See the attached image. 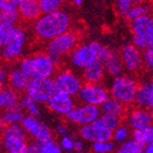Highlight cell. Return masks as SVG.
Returning a JSON list of instances; mask_svg holds the SVG:
<instances>
[{
	"mask_svg": "<svg viewBox=\"0 0 153 153\" xmlns=\"http://www.w3.org/2000/svg\"><path fill=\"white\" fill-rule=\"evenodd\" d=\"M72 17L69 13L61 10L51 13H44L33 22L32 30L34 36L42 42H47L55 36L70 30Z\"/></svg>",
	"mask_w": 153,
	"mask_h": 153,
	"instance_id": "obj_1",
	"label": "cell"
},
{
	"mask_svg": "<svg viewBox=\"0 0 153 153\" xmlns=\"http://www.w3.org/2000/svg\"><path fill=\"white\" fill-rule=\"evenodd\" d=\"M17 65L29 78L53 77L58 71V62L46 51L22 57Z\"/></svg>",
	"mask_w": 153,
	"mask_h": 153,
	"instance_id": "obj_2",
	"label": "cell"
},
{
	"mask_svg": "<svg viewBox=\"0 0 153 153\" xmlns=\"http://www.w3.org/2000/svg\"><path fill=\"white\" fill-rule=\"evenodd\" d=\"M105 48L106 46L97 42L80 43L69 55V62L75 70L82 71L87 66L100 60V57Z\"/></svg>",
	"mask_w": 153,
	"mask_h": 153,
	"instance_id": "obj_3",
	"label": "cell"
},
{
	"mask_svg": "<svg viewBox=\"0 0 153 153\" xmlns=\"http://www.w3.org/2000/svg\"><path fill=\"white\" fill-rule=\"evenodd\" d=\"M78 44L79 34L76 31L70 29L46 42L45 51L59 63L62 59L69 57Z\"/></svg>",
	"mask_w": 153,
	"mask_h": 153,
	"instance_id": "obj_4",
	"label": "cell"
},
{
	"mask_svg": "<svg viewBox=\"0 0 153 153\" xmlns=\"http://www.w3.org/2000/svg\"><path fill=\"white\" fill-rule=\"evenodd\" d=\"M139 82L133 74H120L114 77L110 85V95L119 100L125 106L134 104Z\"/></svg>",
	"mask_w": 153,
	"mask_h": 153,
	"instance_id": "obj_5",
	"label": "cell"
},
{
	"mask_svg": "<svg viewBox=\"0 0 153 153\" xmlns=\"http://www.w3.org/2000/svg\"><path fill=\"white\" fill-rule=\"evenodd\" d=\"M27 136L21 123L4 125L1 133L2 149L9 153H27L29 147Z\"/></svg>",
	"mask_w": 153,
	"mask_h": 153,
	"instance_id": "obj_6",
	"label": "cell"
},
{
	"mask_svg": "<svg viewBox=\"0 0 153 153\" xmlns=\"http://www.w3.org/2000/svg\"><path fill=\"white\" fill-rule=\"evenodd\" d=\"M130 22L133 44L143 51L153 47V16L148 14Z\"/></svg>",
	"mask_w": 153,
	"mask_h": 153,
	"instance_id": "obj_7",
	"label": "cell"
},
{
	"mask_svg": "<svg viewBox=\"0 0 153 153\" xmlns=\"http://www.w3.org/2000/svg\"><path fill=\"white\" fill-rule=\"evenodd\" d=\"M29 36L24 28L17 26L11 40L0 48V59L4 62H13L23 57L28 45Z\"/></svg>",
	"mask_w": 153,
	"mask_h": 153,
	"instance_id": "obj_8",
	"label": "cell"
},
{
	"mask_svg": "<svg viewBox=\"0 0 153 153\" xmlns=\"http://www.w3.org/2000/svg\"><path fill=\"white\" fill-rule=\"evenodd\" d=\"M82 77L77 75L75 72L70 69L59 70L53 76L55 89L57 92L75 97L82 86Z\"/></svg>",
	"mask_w": 153,
	"mask_h": 153,
	"instance_id": "obj_9",
	"label": "cell"
},
{
	"mask_svg": "<svg viewBox=\"0 0 153 153\" xmlns=\"http://www.w3.org/2000/svg\"><path fill=\"white\" fill-rule=\"evenodd\" d=\"M56 92L53 77L30 78L25 90V94L30 97L39 104H46L51 97Z\"/></svg>",
	"mask_w": 153,
	"mask_h": 153,
	"instance_id": "obj_10",
	"label": "cell"
},
{
	"mask_svg": "<svg viewBox=\"0 0 153 153\" xmlns=\"http://www.w3.org/2000/svg\"><path fill=\"white\" fill-rule=\"evenodd\" d=\"M76 97L82 104L101 106L110 97V92L101 82H85Z\"/></svg>",
	"mask_w": 153,
	"mask_h": 153,
	"instance_id": "obj_11",
	"label": "cell"
},
{
	"mask_svg": "<svg viewBox=\"0 0 153 153\" xmlns=\"http://www.w3.org/2000/svg\"><path fill=\"white\" fill-rule=\"evenodd\" d=\"M120 57L123 62L124 70L130 74H136L143 70V51L135 44H125L120 51Z\"/></svg>",
	"mask_w": 153,
	"mask_h": 153,
	"instance_id": "obj_12",
	"label": "cell"
},
{
	"mask_svg": "<svg viewBox=\"0 0 153 153\" xmlns=\"http://www.w3.org/2000/svg\"><path fill=\"white\" fill-rule=\"evenodd\" d=\"M101 115H102V112H101L100 106L82 104L79 106H75L73 110L69 114V116L66 117V119L73 124L82 126V125L95 122Z\"/></svg>",
	"mask_w": 153,
	"mask_h": 153,
	"instance_id": "obj_13",
	"label": "cell"
},
{
	"mask_svg": "<svg viewBox=\"0 0 153 153\" xmlns=\"http://www.w3.org/2000/svg\"><path fill=\"white\" fill-rule=\"evenodd\" d=\"M46 106L53 114L59 117L66 118L73 110V108L76 106V103L74 97L56 91L46 102Z\"/></svg>",
	"mask_w": 153,
	"mask_h": 153,
	"instance_id": "obj_14",
	"label": "cell"
},
{
	"mask_svg": "<svg viewBox=\"0 0 153 153\" xmlns=\"http://www.w3.org/2000/svg\"><path fill=\"white\" fill-rule=\"evenodd\" d=\"M21 124L25 128L27 135L30 136L33 140H44L53 137V131L44 122H41L38 117L25 116Z\"/></svg>",
	"mask_w": 153,
	"mask_h": 153,
	"instance_id": "obj_15",
	"label": "cell"
},
{
	"mask_svg": "<svg viewBox=\"0 0 153 153\" xmlns=\"http://www.w3.org/2000/svg\"><path fill=\"white\" fill-rule=\"evenodd\" d=\"M78 134L82 139L91 143H97V141L111 140L112 139V131L103 126L97 121L89 123V124L82 125L79 128Z\"/></svg>",
	"mask_w": 153,
	"mask_h": 153,
	"instance_id": "obj_16",
	"label": "cell"
},
{
	"mask_svg": "<svg viewBox=\"0 0 153 153\" xmlns=\"http://www.w3.org/2000/svg\"><path fill=\"white\" fill-rule=\"evenodd\" d=\"M126 114V123L132 131L140 130L153 124V116L149 108L135 106Z\"/></svg>",
	"mask_w": 153,
	"mask_h": 153,
	"instance_id": "obj_17",
	"label": "cell"
},
{
	"mask_svg": "<svg viewBox=\"0 0 153 153\" xmlns=\"http://www.w3.org/2000/svg\"><path fill=\"white\" fill-rule=\"evenodd\" d=\"M100 61L103 63L106 74H108L109 76H118V75L122 74L123 70H124L120 54L111 51L108 47L102 54V56L100 58Z\"/></svg>",
	"mask_w": 153,
	"mask_h": 153,
	"instance_id": "obj_18",
	"label": "cell"
},
{
	"mask_svg": "<svg viewBox=\"0 0 153 153\" xmlns=\"http://www.w3.org/2000/svg\"><path fill=\"white\" fill-rule=\"evenodd\" d=\"M17 12L22 21L27 23H33L42 14L39 0H22Z\"/></svg>",
	"mask_w": 153,
	"mask_h": 153,
	"instance_id": "obj_19",
	"label": "cell"
},
{
	"mask_svg": "<svg viewBox=\"0 0 153 153\" xmlns=\"http://www.w3.org/2000/svg\"><path fill=\"white\" fill-rule=\"evenodd\" d=\"M28 152L30 153H60L61 147L54 138H47L44 140H32L29 143Z\"/></svg>",
	"mask_w": 153,
	"mask_h": 153,
	"instance_id": "obj_20",
	"label": "cell"
},
{
	"mask_svg": "<svg viewBox=\"0 0 153 153\" xmlns=\"http://www.w3.org/2000/svg\"><path fill=\"white\" fill-rule=\"evenodd\" d=\"M29 77L24 73L21 70V68L18 65L13 66L11 68L9 71V80L8 85L11 88H13L14 90H16L17 92L22 93L25 92L27 85L29 82Z\"/></svg>",
	"mask_w": 153,
	"mask_h": 153,
	"instance_id": "obj_21",
	"label": "cell"
},
{
	"mask_svg": "<svg viewBox=\"0 0 153 153\" xmlns=\"http://www.w3.org/2000/svg\"><path fill=\"white\" fill-rule=\"evenodd\" d=\"M19 101H21L19 92L11 88L9 85L0 89V109L1 110L18 107Z\"/></svg>",
	"mask_w": 153,
	"mask_h": 153,
	"instance_id": "obj_22",
	"label": "cell"
},
{
	"mask_svg": "<svg viewBox=\"0 0 153 153\" xmlns=\"http://www.w3.org/2000/svg\"><path fill=\"white\" fill-rule=\"evenodd\" d=\"M106 71L103 63L100 60L92 63L82 70V77L86 82H101L104 79Z\"/></svg>",
	"mask_w": 153,
	"mask_h": 153,
	"instance_id": "obj_23",
	"label": "cell"
},
{
	"mask_svg": "<svg viewBox=\"0 0 153 153\" xmlns=\"http://www.w3.org/2000/svg\"><path fill=\"white\" fill-rule=\"evenodd\" d=\"M126 107L128 106H125L122 102L111 95L100 106L102 114H108V115L118 116L121 118L124 117V115L126 114Z\"/></svg>",
	"mask_w": 153,
	"mask_h": 153,
	"instance_id": "obj_24",
	"label": "cell"
},
{
	"mask_svg": "<svg viewBox=\"0 0 153 153\" xmlns=\"http://www.w3.org/2000/svg\"><path fill=\"white\" fill-rule=\"evenodd\" d=\"M151 102V95H150V86H149V80H146L139 84L137 92H136L135 101L134 105L138 107L149 108Z\"/></svg>",
	"mask_w": 153,
	"mask_h": 153,
	"instance_id": "obj_25",
	"label": "cell"
},
{
	"mask_svg": "<svg viewBox=\"0 0 153 153\" xmlns=\"http://www.w3.org/2000/svg\"><path fill=\"white\" fill-rule=\"evenodd\" d=\"M2 122L4 125H11V124H18L21 123L24 119V110L19 106L18 107L11 108V109L2 110V114L0 115Z\"/></svg>",
	"mask_w": 153,
	"mask_h": 153,
	"instance_id": "obj_26",
	"label": "cell"
},
{
	"mask_svg": "<svg viewBox=\"0 0 153 153\" xmlns=\"http://www.w3.org/2000/svg\"><path fill=\"white\" fill-rule=\"evenodd\" d=\"M19 107L27 112V115L33 116V117H40L41 115V109H40V104L36 102L34 100H32L30 97L27 94L21 97V101H19Z\"/></svg>",
	"mask_w": 153,
	"mask_h": 153,
	"instance_id": "obj_27",
	"label": "cell"
},
{
	"mask_svg": "<svg viewBox=\"0 0 153 153\" xmlns=\"http://www.w3.org/2000/svg\"><path fill=\"white\" fill-rule=\"evenodd\" d=\"M152 12V7L148 2H139V3H134L133 7L131 8L130 12L128 14V19L132 21V19H135L137 17H140L143 15H148L151 14Z\"/></svg>",
	"mask_w": 153,
	"mask_h": 153,
	"instance_id": "obj_28",
	"label": "cell"
},
{
	"mask_svg": "<svg viewBox=\"0 0 153 153\" xmlns=\"http://www.w3.org/2000/svg\"><path fill=\"white\" fill-rule=\"evenodd\" d=\"M16 27L17 25L4 21H0V48L11 40L16 30Z\"/></svg>",
	"mask_w": 153,
	"mask_h": 153,
	"instance_id": "obj_29",
	"label": "cell"
},
{
	"mask_svg": "<svg viewBox=\"0 0 153 153\" xmlns=\"http://www.w3.org/2000/svg\"><path fill=\"white\" fill-rule=\"evenodd\" d=\"M119 153H143L145 152V146L135 138H130L124 143H120V147L118 149Z\"/></svg>",
	"mask_w": 153,
	"mask_h": 153,
	"instance_id": "obj_30",
	"label": "cell"
},
{
	"mask_svg": "<svg viewBox=\"0 0 153 153\" xmlns=\"http://www.w3.org/2000/svg\"><path fill=\"white\" fill-rule=\"evenodd\" d=\"M132 137L135 138L139 143H141L143 146L151 143L153 140V124L149 125L147 128H140V130L133 131Z\"/></svg>",
	"mask_w": 153,
	"mask_h": 153,
	"instance_id": "obj_31",
	"label": "cell"
},
{
	"mask_svg": "<svg viewBox=\"0 0 153 153\" xmlns=\"http://www.w3.org/2000/svg\"><path fill=\"white\" fill-rule=\"evenodd\" d=\"M97 121L108 130L114 131L122 123V118L114 115H108V114H102Z\"/></svg>",
	"mask_w": 153,
	"mask_h": 153,
	"instance_id": "obj_32",
	"label": "cell"
},
{
	"mask_svg": "<svg viewBox=\"0 0 153 153\" xmlns=\"http://www.w3.org/2000/svg\"><path fill=\"white\" fill-rule=\"evenodd\" d=\"M131 135H132V133H131L130 126L121 123L117 128L112 131V140L117 143H122L130 139Z\"/></svg>",
	"mask_w": 153,
	"mask_h": 153,
	"instance_id": "obj_33",
	"label": "cell"
},
{
	"mask_svg": "<svg viewBox=\"0 0 153 153\" xmlns=\"http://www.w3.org/2000/svg\"><path fill=\"white\" fill-rule=\"evenodd\" d=\"M42 14L51 13L61 10L63 7L64 0H39Z\"/></svg>",
	"mask_w": 153,
	"mask_h": 153,
	"instance_id": "obj_34",
	"label": "cell"
},
{
	"mask_svg": "<svg viewBox=\"0 0 153 153\" xmlns=\"http://www.w3.org/2000/svg\"><path fill=\"white\" fill-rule=\"evenodd\" d=\"M116 145L111 140H103L97 141V143H91V150L95 153H109L115 151Z\"/></svg>",
	"mask_w": 153,
	"mask_h": 153,
	"instance_id": "obj_35",
	"label": "cell"
},
{
	"mask_svg": "<svg viewBox=\"0 0 153 153\" xmlns=\"http://www.w3.org/2000/svg\"><path fill=\"white\" fill-rule=\"evenodd\" d=\"M134 2L132 0H116V11L122 17H128V14Z\"/></svg>",
	"mask_w": 153,
	"mask_h": 153,
	"instance_id": "obj_36",
	"label": "cell"
},
{
	"mask_svg": "<svg viewBox=\"0 0 153 153\" xmlns=\"http://www.w3.org/2000/svg\"><path fill=\"white\" fill-rule=\"evenodd\" d=\"M59 145H60V147H61L62 151H65V152H72V151H74L75 139H74V137L71 136L70 134L60 136Z\"/></svg>",
	"mask_w": 153,
	"mask_h": 153,
	"instance_id": "obj_37",
	"label": "cell"
},
{
	"mask_svg": "<svg viewBox=\"0 0 153 153\" xmlns=\"http://www.w3.org/2000/svg\"><path fill=\"white\" fill-rule=\"evenodd\" d=\"M21 19L17 10H10V11H2L1 12V21L8 22V23L17 25L18 21Z\"/></svg>",
	"mask_w": 153,
	"mask_h": 153,
	"instance_id": "obj_38",
	"label": "cell"
},
{
	"mask_svg": "<svg viewBox=\"0 0 153 153\" xmlns=\"http://www.w3.org/2000/svg\"><path fill=\"white\" fill-rule=\"evenodd\" d=\"M143 64L146 69L153 74V47L143 51Z\"/></svg>",
	"mask_w": 153,
	"mask_h": 153,
	"instance_id": "obj_39",
	"label": "cell"
},
{
	"mask_svg": "<svg viewBox=\"0 0 153 153\" xmlns=\"http://www.w3.org/2000/svg\"><path fill=\"white\" fill-rule=\"evenodd\" d=\"M22 0H0V11L17 10Z\"/></svg>",
	"mask_w": 153,
	"mask_h": 153,
	"instance_id": "obj_40",
	"label": "cell"
},
{
	"mask_svg": "<svg viewBox=\"0 0 153 153\" xmlns=\"http://www.w3.org/2000/svg\"><path fill=\"white\" fill-rule=\"evenodd\" d=\"M9 71H10V69H8L3 64H0V89L8 86Z\"/></svg>",
	"mask_w": 153,
	"mask_h": 153,
	"instance_id": "obj_41",
	"label": "cell"
},
{
	"mask_svg": "<svg viewBox=\"0 0 153 153\" xmlns=\"http://www.w3.org/2000/svg\"><path fill=\"white\" fill-rule=\"evenodd\" d=\"M55 131H56L57 134H59L60 136L68 135V134H69V128H68V126H66L65 124H62V123L57 125Z\"/></svg>",
	"mask_w": 153,
	"mask_h": 153,
	"instance_id": "obj_42",
	"label": "cell"
},
{
	"mask_svg": "<svg viewBox=\"0 0 153 153\" xmlns=\"http://www.w3.org/2000/svg\"><path fill=\"white\" fill-rule=\"evenodd\" d=\"M85 149V143L84 139H75V146H74V151L76 152H82Z\"/></svg>",
	"mask_w": 153,
	"mask_h": 153,
	"instance_id": "obj_43",
	"label": "cell"
},
{
	"mask_svg": "<svg viewBox=\"0 0 153 153\" xmlns=\"http://www.w3.org/2000/svg\"><path fill=\"white\" fill-rule=\"evenodd\" d=\"M149 86H150V95H151V102H150V107H149V109H150L151 114H152V116H153V76L149 79Z\"/></svg>",
	"mask_w": 153,
	"mask_h": 153,
	"instance_id": "obj_44",
	"label": "cell"
},
{
	"mask_svg": "<svg viewBox=\"0 0 153 153\" xmlns=\"http://www.w3.org/2000/svg\"><path fill=\"white\" fill-rule=\"evenodd\" d=\"M145 152L146 153H153V140L145 146Z\"/></svg>",
	"mask_w": 153,
	"mask_h": 153,
	"instance_id": "obj_45",
	"label": "cell"
},
{
	"mask_svg": "<svg viewBox=\"0 0 153 153\" xmlns=\"http://www.w3.org/2000/svg\"><path fill=\"white\" fill-rule=\"evenodd\" d=\"M71 1L73 2V4H75V5L78 7V5H82V3L84 0H71Z\"/></svg>",
	"mask_w": 153,
	"mask_h": 153,
	"instance_id": "obj_46",
	"label": "cell"
},
{
	"mask_svg": "<svg viewBox=\"0 0 153 153\" xmlns=\"http://www.w3.org/2000/svg\"><path fill=\"white\" fill-rule=\"evenodd\" d=\"M3 128H4V124H3V122H2V119H1V117H0V134H1V133H2Z\"/></svg>",
	"mask_w": 153,
	"mask_h": 153,
	"instance_id": "obj_47",
	"label": "cell"
},
{
	"mask_svg": "<svg viewBox=\"0 0 153 153\" xmlns=\"http://www.w3.org/2000/svg\"><path fill=\"white\" fill-rule=\"evenodd\" d=\"M134 3H139V2H148L150 0H132Z\"/></svg>",
	"mask_w": 153,
	"mask_h": 153,
	"instance_id": "obj_48",
	"label": "cell"
},
{
	"mask_svg": "<svg viewBox=\"0 0 153 153\" xmlns=\"http://www.w3.org/2000/svg\"><path fill=\"white\" fill-rule=\"evenodd\" d=\"M2 148V139H1V137H0V149Z\"/></svg>",
	"mask_w": 153,
	"mask_h": 153,
	"instance_id": "obj_49",
	"label": "cell"
},
{
	"mask_svg": "<svg viewBox=\"0 0 153 153\" xmlns=\"http://www.w3.org/2000/svg\"><path fill=\"white\" fill-rule=\"evenodd\" d=\"M0 21H1V11H0Z\"/></svg>",
	"mask_w": 153,
	"mask_h": 153,
	"instance_id": "obj_50",
	"label": "cell"
},
{
	"mask_svg": "<svg viewBox=\"0 0 153 153\" xmlns=\"http://www.w3.org/2000/svg\"><path fill=\"white\" fill-rule=\"evenodd\" d=\"M152 16H153V15H152Z\"/></svg>",
	"mask_w": 153,
	"mask_h": 153,
	"instance_id": "obj_51",
	"label": "cell"
}]
</instances>
